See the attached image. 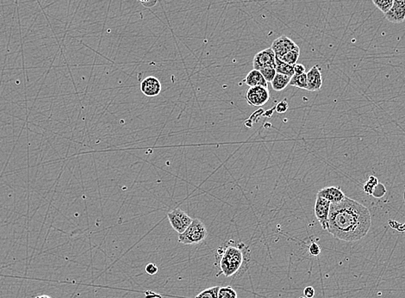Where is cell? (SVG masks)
Segmentation results:
<instances>
[{
    "label": "cell",
    "instance_id": "obj_1",
    "mask_svg": "<svg viewBox=\"0 0 405 298\" xmlns=\"http://www.w3.org/2000/svg\"><path fill=\"white\" fill-rule=\"evenodd\" d=\"M371 213L363 204L346 196L330 204L328 231L334 237L353 242L365 237L371 228Z\"/></svg>",
    "mask_w": 405,
    "mask_h": 298
},
{
    "label": "cell",
    "instance_id": "obj_2",
    "mask_svg": "<svg viewBox=\"0 0 405 298\" xmlns=\"http://www.w3.org/2000/svg\"><path fill=\"white\" fill-rule=\"evenodd\" d=\"M215 257V264L219 269V273L216 277L224 275L229 278L236 274L242 269L243 264L249 261L250 252L244 243H236L230 240L216 250Z\"/></svg>",
    "mask_w": 405,
    "mask_h": 298
},
{
    "label": "cell",
    "instance_id": "obj_3",
    "mask_svg": "<svg viewBox=\"0 0 405 298\" xmlns=\"http://www.w3.org/2000/svg\"><path fill=\"white\" fill-rule=\"evenodd\" d=\"M208 232L199 219H194L185 232L178 234V242L184 245H194L205 241Z\"/></svg>",
    "mask_w": 405,
    "mask_h": 298
},
{
    "label": "cell",
    "instance_id": "obj_4",
    "mask_svg": "<svg viewBox=\"0 0 405 298\" xmlns=\"http://www.w3.org/2000/svg\"><path fill=\"white\" fill-rule=\"evenodd\" d=\"M167 217H168V221L170 223L171 226L173 227V228L176 232H178V234L185 232L194 220L180 209H175L174 210L169 212L167 214Z\"/></svg>",
    "mask_w": 405,
    "mask_h": 298
},
{
    "label": "cell",
    "instance_id": "obj_5",
    "mask_svg": "<svg viewBox=\"0 0 405 298\" xmlns=\"http://www.w3.org/2000/svg\"><path fill=\"white\" fill-rule=\"evenodd\" d=\"M269 98L270 93L267 87H249L247 91L246 99L250 105L261 107L268 102Z\"/></svg>",
    "mask_w": 405,
    "mask_h": 298
},
{
    "label": "cell",
    "instance_id": "obj_6",
    "mask_svg": "<svg viewBox=\"0 0 405 298\" xmlns=\"http://www.w3.org/2000/svg\"><path fill=\"white\" fill-rule=\"evenodd\" d=\"M330 201L327 200L324 197L317 195V200L315 203V215L321 224L322 229L328 230L329 225V214L330 210Z\"/></svg>",
    "mask_w": 405,
    "mask_h": 298
},
{
    "label": "cell",
    "instance_id": "obj_7",
    "mask_svg": "<svg viewBox=\"0 0 405 298\" xmlns=\"http://www.w3.org/2000/svg\"><path fill=\"white\" fill-rule=\"evenodd\" d=\"M253 66L254 69L258 71L262 68H276L275 53L273 49L269 48L256 53L253 60Z\"/></svg>",
    "mask_w": 405,
    "mask_h": 298
},
{
    "label": "cell",
    "instance_id": "obj_8",
    "mask_svg": "<svg viewBox=\"0 0 405 298\" xmlns=\"http://www.w3.org/2000/svg\"><path fill=\"white\" fill-rule=\"evenodd\" d=\"M271 49H273V52L275 53V58H279L292 50L299 49V47L297 45L292 39L282 35L281 37L277 38L273 42Z\"/></svg>",
    "mask_w": 405,
    "mask_h": 298
},
{
    "label": "cell",
    "instance_id": "obj_9",
    "mask_svg": "<svg viewBox=\"0 0 405 298\" xmlns=\"http://www.w3.org/2000/svg\"><path fill=\"white\" fill-rule=\"evenodd\" d=\"M385 14L390 23H403L405 20V0H393L392 6Z\"/></svg>",
    "mask_w": 405,
    "mask_h": 298
},
{
    "label": "cell",
    "instance_id": "obj_10",
    "mask_svg": "<svg viewBox=\"0 0 405 298\" xmlns=\"http://www.w3.org/2000/svg\"><path fill=\"white\" fill-rule=\"evenodd\" d=\"M141 91L147 97H156L161 91V84L154 76H148L141 84Z\"/></svg>",
    "mask_w": 405,
    "mask_h": 298
},
{
    "label": "cell",
    "instance_id": "obj_11",
    "mask_svg": "<svg viewBox=\"0 0 405 298\" xmlns=\"http://www.w3.org/2000/svg\"><path fill=\"white\" fill-rule=\"evenodd\" d=\"M307 74V90L311 91H320L322 86L321 69L318 66H314Z\"/></svg>",
    "mask_w": 405,
    "mask_h": 298
},
{
    "label": "cell",
    "instance_id": "obj_12",
    "mask_svg": "<svg viewBox=\"0 0 405 298\" xmlns=\"http://www.w3.org/2000/svg\"><path fill=\"white\" fill-rule=\"evenodd\" d=\"M317 195L324 197L327 200L330 201L331 204L340 203L346 197V195L341 191V189L339 188V187H335V186H330V187L321 189L318 192Z\"/></svg>",
    "mask_w": 405,
    "mask_h": 298
},
{
    "label": "cell",
    "instance_id": "obj_13",
    "mask_svg": "<svg viewBox=\"0 0 405 298\" xmlns=\"http://www.w3.org/2000/svg\"><path fill=\"white\" fill-rule=\"evenodd\" d=\"M243 82L249 87H268L267 82L265 81V79H264V77L261 73V72L258 71V70H255V69L248 72V74L246 76V78L243 79Z\"/></svg>",
    "mask_w": 405,
    "mask_h": 298
},
{
    "label": "cell",
    "instance_id": "obj_14",
    "mask_svg": "<svg viewBox=\"0 0 405 298\" xmlns=\"http://www.w3.org/2000/svg\"><path fill=\"white\" fill-rule=\"evenodd\" d=\"M291 80V77L284 74H281V73H276V75L273 79L272 83V87L273 90L276 91H283L287 87L288 85L290 83Z\"/></svg>",
    "mask_w": 405,
    "mask_h": 298
},
{
    "label": "cell",
    "instance_id": "obj_15",
    "mask_svg": "<svg viewBox=\"0 0 405 298\" xmlns=\"http://www.w3.org/2000/svg\"><path fill=\"white\" fill-rule=\"evenodd\" d=\"M275 64H276V72L277 73H281V74H284V75L289 76L292 78V76L294 75V67L292 65L286 64L283 61H281L279 59L275 58Z\"/></svg>",
    "mask_w": 405,
    "mask_h": 298
},
{
    "label": "cell",
    "instance_id": "obj_16",
    "mask_svg": "<svg viewBox=\"0 0 405 298\" xmlns=\"http://www.w3.org/2000/svg\"><path fill=\"white\" fill-rule=\"evenodd\" d=\"M299 55L300 49H295V50H292V51H290L288 53H284V55L279 57V58H276V59L281 60V61H283V62L286 63V64L294 66V65L297 64L298 60L299 58Z\"/></svg>",
    "mask_w": 405,
    "mask_h": 298
},
{
    "label": "cell",
    "instance_id": "obj_17",
    "mask_svg": "<svg viewBox=\"0 0 405 298\" xmlns=\"http://www.w3.org/2000/svg\"><path fill=\"white\" fill-rule=\"evenodd\" d=\"M289 85L292 86V87H298V88H300V89H305V90H307L308 84H307L306 72L303 73V74H294L291 78Z\"/></svg>",
    "mask_w": 405,
    "mask_h": 298
},
{
    "label": "cell",
    "instance_id": "obj_18",
    "mask_svg": "<svg viewBox=\"0 0 405 298\" xmlns=\"http://www.w3.org/2000/svg\"><path fill=\"white\" fill-rule=\"evenodd\" d=\"M217 298H237V294L230 286L220 287Z\"/></svg>",
    "mask_w": 405,
    "mask_h": 298
},
{
    "label": "cell",
    "instance_id": "obj_19",
    "mask_svg": "<svg viewBox=\"0 0 405 298\" xmlns=\"http://www.w3.org/2000/svg\"><path fill=\"white\" fill-rule=\"evenodd\" d=\"M219 288V286L208 288L205 291H201L200 293L195 298H217Z\"/></svg>",
    "mask_w": 405,
    "mask_h": 298
},
{
    "label": "cell",
    "instance_id": "obj_20",
    "mask_svg": "<svg viewBox=\"0 0 405 298\" xmlns=\"http://www.w3.org/2000/svg\"><path fill=\"white\" fill-rule=\"evenodd\" d=\"M371 1L373 2L375 6L379 8V10L384 13H387L393 4V0H371Z\"/></svg>",
    "mask_w": 405,
    "mask_h": 298
},
{
    "label": "cell",
    "instance_id": "obj_21",
    "mask_svg": "<svg viewBox=\"0 0 405 298\" xmlns=\"http://www.w3.org/2000/svg\"><path fill=\"white\" fill-rule=\"evenodd\" d=\"M261 73H262L263 77H264V79H265V81L268 83V82H272L273 81V79H274V77L276 75V69L273 68H262L261 70H259Z\"/></svg>",
    "mask_w": 405,
    "mask_h": 298
},
{
    "label": "cell",
    "instance_id": "obj_22",
    "mask_svg": "<svg viewBox=\"0 0 405 298\" xmlns=\"http://www.w3.org/2000/svg\"><path fill=\"white\" fill-rule=\"evenodd\" d=\"M378 179L373 176H371L369 177L368 181L364 185L363 191L366 193H368L369 195H371L373 191H374L375 186L378 185Z\"/></svg>",
    "mask_w": 405,
    "mask_h": 298
},
{
    "label": "cell",
    "instance_id": "obj_23",
    "mask_svg": "<svg viewBox=\"0 0 405 298\" xmlns=\"http://www.w3.org/2000/svg\"><path fill=\"white\" fill-rule=\"evenodd\" d=\"M387 193V191H386V187L382 185V184H378V185L375 186L374 191H373V193H372V196H374V197H381V196H384L385 194Z\"/></svg>",
    "mask_w": 405,
    "mask_h": 298
},
{
    "label": "cell",
    "instance_id": "obj_24",
    "mask_svg": "<svg viewBox=\"0 0 405 298\" xmlns=\"http://www.w3.org/2000/svg\"><path fill=\"white\" fill-rule=\"evenodd\" d=\"M288 103L286 99H284L283 101L279 103L276 106H275V110L278 113L282 114L284 113L286 110H288Z\"/></svg>",
    "mask_w": 405,
    "mask_h": 298
},
{
    "label": "cell",
    "instance_id": "obj_25",
    "mask_svg": "<svg viewBox=\"0 0 405 298\" xmlns=\"http://www.w3.org/2000/svg\"><path fill=\"white\" fill-rule=\"evenodd\" d=\"M309 251H310V253H311L312 256H318L321 253L320 246L317 243H315V242L311 243L310 247H309Z\"/></svg>",
    "mask_w": 405,
    "mask_h": 298
},
{
    "label": "cell",
    "instance_id": "obj_26",
    "mask_svg": "<svg viewBox=\"0 0 405 298\" xmlns=\"http://www.w3.org/2000/svg\"><path fill=\"white\" fill-rule=\"evenodd\" d=\"M145 271L148 273V275H156V273L158 272V267L156 264L153 263H149V264L146 265Z\"/></svg>",
    "mask_w": 405,
    "mask_h": 298
},
{
    "label": "cell",
    "instance_id": "obj_27",
    "mask_svg": "<svg viewBox=\"0 0 405 298\" xmlns=\"http://www.w3.org/2000/svg\"><path fill=\"white\" fill-rule=\"evenodd\" d=\"M303 295L306 298H313L315 297V290L312 286H308L303 290Z\"/></svg>",
    "mask_w": 405,
    "mask_h": 298
},
{
    "label": "cell",
    "instance_id": "obj_28",
    "mask_svg": "<svg viewBox=\"0 0 405 298\" xmlns=\"http://www.w3.org/2000/svg\"><path fill=\"white\" fill-rule=\"evenodd\" d=\"M141 4L147 8H152L156 6L158 0H139Z\"/></svg>",
    "mask_w": 405,
    "mask_h": 298
},
{
    "label": "cell",
    "instance_id": "obj_29",
    "mask_svg": "<svg viewBox=\"0 0 405 298\" xmlns=\"http://www.w3.org/2000/svg\"><path fill=\"white\" fill-rule=\"evenodd\" d=\"M293 67H294V73L295 74H303V73H305V68H304L303 65L298 64L297 63Z\"/></svg>",
    "mask_w": 405,
    "mask_h": 298
},
{
    "label": "cell",
    "instance_id": "obj_30",
    "mask_svg": "<svg viewBox=\"0 0 405 298\" xmlns=\"http://www.w3.org/2000/svg\"><path fill=\"white\" fill-rule=\"evenodd\" d=\"M35 298H52L50 296H48V295H40V296H37V297H35Z\"/></svg>",
    "mask_w": 405,
    "mask_h": 298
},
{
    "label": "cell",
    "instance_id": "obj_31",
    "mask_svg": "<svg viewBox=\"0 0 405 298\" xmlns=\"http://www.w3.org/2000/svg\"></svg>",
    "mask_w": 405,
    "mask_h": 298
},
{
    "label": "cell",
    "instance_id": "obj_32",
    "mask_svg": "<svg viewBox=\"0 0 405 298\" xmlns=\"http://www.w3.org/2000/svg\"></svg>",
    "mask_w": 405,
    "mask_h": 298
}]
</instances>
